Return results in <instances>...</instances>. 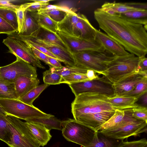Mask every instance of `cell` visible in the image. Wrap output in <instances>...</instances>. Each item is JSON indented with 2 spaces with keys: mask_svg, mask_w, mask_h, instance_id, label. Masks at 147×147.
Masks as SVG:
<instances>
[{
  "mask_svg": "<svg viewBox=\"0 0 147 147\" xmlns=\"http://www.w3.org/2000/svg\"><path fill=\"white\" fill-rule=\"evenodd\" d=\"M3 42L8 48L9 52L35 67L45 69L40 60L35 57L31 49L23 40L8 36L3 40Z\"/></svg>",
  "mask_w": 147,
  "mask_h": 147,
  "instance_id": "8fae6325",
  "label": "cell"
},
{
  "mask_svg": "<svg viewBox=\"0 0 147 147\" xmlns=\"http://www.w3.org/2000/svg\"><path fill=\"white\" fill-rule=\"evenodd\" d=\"M99 27L129 53L139 57L147 53V33L143 25L122 19L118 14L109 15L100 8L94 11Z\"/></svg>",
  "mask_w": 147,
  "mask_h": 147,
  "instance_id": "6da1fadb",
  "label": "cell"
},
{
  "mask_svg": "<svg viewBox=\"0 0 147 147\" xmlns=\"http://www.w3.org/2000/svg\"><path fill=\"white\" fill-rule=\"evenodd\" d=\"M139 72H147V59L145 57L141 59L139 64Z\"/></svg>",
  "mask_w": 147,
  "mask_h": 147,
  "instance_id": "c3c4849f",
  "label": "cell"
},
{
  "mask_svg": "<svg viewBox=\"0 0 147 147\" xmlns=\"http://www.w3.org/2000/svg\"><path fill=\"white\" fill-rule=\"evenodd\" d=\"M57 34L72 54L86 51H105L102 44L97 40H87L58 31Z\"/></svg>",
  "mask_w": 147,
  "mask_h": 147,
  "instance_id": "7c38bea8",
  "label": "cell"
},
{
  "mask_svg": "<svg viewBox=\"0 0 147 147\" xmlns=\"http://www.w3.org/2000/svg\"><path fill=\"white\" fill-rule=\"evenodd\" d=\"M48 60L50 65V68L53 67L55 68H59L63 66L58 60L55 58L49 57Z\"/></svg>",
  "mask_w": 147,
  "mask_h": 147,
  "instance_id": "7dc6e473",
  "label": "cell"
},
{
  "mask_svg": "<svg viewBox=\"0 0 147 147\" xmlns=\"http://www.w3.org/2000/svg\"><path fill=\"white\" fill-rule=\"evenodd\" d=\"M0 105L7 115L26 121L38 118H47L53 115L45 113L34 105L25 104L18 99H0Z\"/></svg>",
  "mask_w": 147,
  "mask_h": 147,
  "instance_id": "8992f818",
  "label": "cell"
},
{
  "mask_svg": "<svg viewBox=\"0 0 147 147\" xmlns=\"http://www.w3.org/2000/svg\"><path fill=\"white\" fill-rule=\"evenodd\" d=\"M80 14L74 11L68 13L61 21L58 23V31L75 36L76 26L80 18Z\"/></svg>",
  "mask_w": 147,
  "mask_h": 147,
  "instance_id": "7402d4cb",
  "label": "cell"
},
{
  "mask_svg": "<svg viewBox=\"0 0 147 147\" xmlns=\"http://www.w3.org/2000/svg\"><path fill=\"white\" fill-rule=\"evenodd\" d=\"M29 36L46 41L69 51L67 45L57 34L43 28L40 27Z\"/></svg>",
  "mask_w": 147,
  "mask_h": 147,
  "instance_id": "cb8c5ba5",
  "label": "cell"
},
{
  "mask_svg": "<svg viewBox=\"0 0 147 147\" xmlns=\"http://www.w3.org/2000/svg\"><path fill=\"white\" fill-rule=\"evenodd\" d=\"M115 110L103 111L82 115L74 119L97 131L99 128L113 115Z\"/></svg>",
  "mask_w": 147,
  "mask_h": 147,
  "instance_id": "5bb4252c",
  "label": "cell"
},
{
  "mask_svg": "<svg viewBox=\"0 0 147 147\" xmlns=\"http://www.w3.org/2000/svg\"><path fill=\"white\" fill-rule=\"evenodd\" d=\"M27 45L31 49L33 53L37 58L39 60L45 63L49 66V67H50L48 60L49 56L40 51L32 46L28 45Z\"/></svg>",
  "mask_w": 147,
  "mask_h": 147,
  "instance_id": "7bdbcfd3",
  "label": "cell"
},
{
  "mask_svg": "<svg viewBox=\"0 0 147 147\" xmlns=\"http://www.w3.org/2000/svg\"><path fill=\"white\" fill-rule=\"evenodd\" d=\"M26 122H32L40 124L51 130L56 129L62 130V121L54 116L47 118H34L26 120Z\"/></svg>",
  "mask_w": 147,
  "mask_h": 147,
  "instance_id": "f546056e",
  "label": "cell"
},
{
  "mask_svg": "<svg viewBox=\"0 0 147 147\" xmlns=\"http://www.w3.org/2000/svg\"><path fill=\"white\" fill-rule=\"evenodd\" d=\"M16 32L14 28L9 23L0 17V34L7 35Z\"/></svg>",
  "mask_w": 147,
  "mask_h": 147,
  "instance_id": "b9f144b4",
  "label": "cell"
},
{
  "mask_svg": "<svg viewBox=\"0 0 147 147\" xmlns=\"http://www.w3.org/2000/svg\"><path fill=\"white\" fill-rule=\"evenodd\" d=\"M0 113L3 114L4 115H6V114L5 112L3 110L1 106L0 105Z\"/></svg>",
  "mask_w": 147,
  "mask_h": 147,
  "instance_id": "816d5d0a",
  "label": "cell"
},
{
  "mask_svg": "<svg viewBox=\"0 0 147 147\" xmlns=\"http://www.w3.org/2000/svg\"><path fill=\"white\" fill-rule=\"evenodd\" d=\"M96 29L84 15L81 14L76 26L75 36L87 40L96 39Z\"/></svg>",
  "mask_w": 147,
  "mask_h": 147,
  "instance_id": "e0dca14e",
  "label": "cell"
},
{
  "mask_svg": "<svg viewBox=\"0 0 147 147\" xmlns=\"http://www.w3.org/2000/svg\"><path fill=\"white\" fill-rule=\"evenodd\" d=\"M62 134L65 139L84 147H88L96 132L74 119L62 121Z\"/></svg>",
  "mask_w": 147,
  "mask_h": 147,
  "instance_id": "5b68a950",
  "label": "cell"
},
{
  "mask_svg": "<svg viewBox=\"0 0 147 147\" xmlns=\"http://www.w3.org/2000/svg\"><path fill=\"white\" fill-rule=\"evenodd\" d=\"M12 133L10 147H40V146L25 125V122L13 116L7 115Z\"/></svg>",
  "mask_w": 147,
  "mask_h": 147,
  "instance_id": "52a82bcc",
  "label": "cell"
},
{
  "mask_svg": "<svg viewBox=\"0 0 147 147\" xmlns=\"http://www.w3.org/2000/svg\"><path fill=\"white\" fill-rule=\"evenodd\" d=\"M76 65L101 74L108 63L115 57L105 51H86L73 53Z\"/></svg>",
  "mask_w": 147,
  "mask_h": 147,
  "instance_id": "277c9868",
  "label": "cell"
},
{
  "mask_svg": "<svg viewBox=\"0 0 147 147\" xmlns=\"http://www.w3.org/2000/svg\"><path fill=\"white\" fill-rule=\"evenodd\" d=\"M5 116L0 113V140L7 144L11 141L12 133Z\"/></svg>",
  "mask_w": 147,
  "mask_h": 147,
  "instance_id": "d6a6232c",
  "label": "cell"
},
{
  "mask_svg": "<svg viewBox=\"0 0 147 147\" xmlns=\"http://www.w3.org/2000/svg\"><path fill=\"white\" fill-rule=\"evenodd\" d=\"M90 80L86 75L73 73L63 77L62 83L69 84Z\"/></svg>",
  "mask_w": 147,
  "mask_h": 147,
  "instance_id": "f35d334b",
  "label": "cell"
},
{
  "mask_svg": "<svg viewBox=\"0 0 147 147\" xmlns=\"http://www.w3.org/2000/svg\"><path fill=\"white\" fill-rule=\"evenodd\" d=\"M20 1L18 0H0V6L8 8L15 10L20 8V5L15 4Z\"/></svg>",
  "mask_w": 147,
  "mask_h": 147,
  "instance_id": "ee69618b",
  "label": "cell"
},
{
  "mask_svg": "<svg viewBox=\"0 0 147 147\" xmlns=\"http://www.w3.org/2000/svg\"><path fill=\"white\" fill-rule=\"evenodd\" d=\"M0 17L10 24L18 32V25L16 10L0 6Z\"/></svg>",
  "mask_w": 147,
  "mask_h": 147,
  "instance_id": "836d02e7",
  "label": "cell"
},
{
  "mask_svg": "<svg viewBox=\"0 0 147 147\" xmlns=\"http://www.w3.org/2000/svg\"><path fill=\"white\" fill-rule=\"evenodd\" d=\"M25 122L40 146H44L46 145L52 137L50 130L40 124L32 122Z\"/></svg>",
  "mask_w": 147,
  "mask_h": 147,
  "instance_id": "d6986e66",
  "label": "cell"
},
{
  "mask_svg": "<svg viewBox=\"0 0 147 147\" xmlns=\"http://www.w3.org/2000/svg\"><path fill=\"white\" fill-rule=\"evenodd\" d=\"M33 2L27 3L21 5L20 8L24 11L38 12L45 5L48 4L50 0H32Z\"/></svg>",
  "mask_w": 147,
  "mask_h": 147,
  "instance_id": "8d00e7d4",
  "label": "cell"
},
{
  "mask_svg": "<svg viewBox=\"0 0 147 147\" xmlns=\"http://www.w3.org/2000/svg\"><path fill=\"white\" fill-rule=\"evenodd\" d=\"M96 39L102 45L105 50L113 56L120 57L130 53L116 40L107 34L96 29Z\"/></svg>",
  "mask_w": 147,
  "mask_h": 147,
  "instance_id": "9a60e30c",
  "label": "cell"
},
{
  "mask_svg": "<svg viewBox=\"0 0 147 147\" xmlns=\"http://www.w3.org/2000/svg\"><path fill=\"white\" fill-rule=\"evenodd\" d=\"M108 97L93 92H85L75 96L71 106L74 119L86 115L115 110L107 100Z\"/></svg>",
  "mask_w": 147,
  "mask_h": 147,
  "instance_id": "3957f363",
  "label": "cell"
},
{
  "mask_svg": "<svg viewBox=\"0 0 147 147\" xmlns=\"http://www.w3.org/2000/svg\"><path fill=\"white\" fill-rule=\"evenodd\" d=\"M51 70L63 77L73 73L86 74L88 69L77 65L72 66H63L62 67L56 68L53 67L50 68Z\"/></svg>",
  "mask_w": 147,
  "mask_h": 147,
  "instance_id": "e575fe53",
  "label": "cell"
},
{
  "mask_svg": "<svg viewBox=\"0 0 147 147\" xmlns=\"http://www.w3.org/2000/svg\"><path fill=\"white\" fill-rule=\"evenodd\" d=\"M15 56L16 61L7 65L0 67V78L12 82L16 78L22 76L36 78V68Z\"/></svg>",
  "mask_w": 147,
  "mask_h": 147,
  "instance_id": "ba28073f",
  "label": "cell"
},
{
  "mask_svg": "<svg viewBox=\"0 0 147 147\" xmlns=\"http://www.w3.org/2000/svg\"><path fill=\"white\" fill-rule=\"evenodd\" d=\"M96 74L95 72L93 70L88 69L86 75L88 78L90 80H94L99 77Z\"/></svg>",
  "mask_w": 147,
  "mask_h": 147,
  "instance_id": "f907efd6",
  "label": "cell"
},
{
  "mask_svg": "<svg viewBox=\"0 0 147 147\" xmlns=\"http://www.w3.org/2000/svg\"><path fill=\"white\" fill-rule=\"evenodd\" d=\"M132 117L137 120L147 122V108L137 105L132 108Z\"/></svg>",
  "mask_w": 147,
  "mask_h": 147,
  "instance_id": "ab89813d",
  "label": "cell"
},
{
  "mask_svg": "<svg viewBox=\"0 0 147 147\" xmlns=\"http://www.w3.org/2000/svg\"><path fill=\"white\" fill-rule=\"evenodd\" d=\"M49 85L44 84L38 85L32 89L18 100L30 106H33L34 100Z\"/></svg>",
  "mask_w": 147,
  "mask_h": 147,
  "instance_id": "1f68e13d",
  "label": "cell"
},
{
  "mask_svg": "<svg viewBox=\"0 0 147 147\" xmlns=\"http://www.w3.org/2000/svg\"><path fill=\"white\" fill-rule=\"evenodd\" d=\"M13 82L18 99L38 86L40 81L37 78H33L22 76L16 78Z\"/></svg>",
  "mask_w": 147,
  "mask_h": 147,
  "instance_id": "ac0fdd59",
  "label": "cell"
},
{
  "mask_svg": "<svg viewBox=\"0 0 147 147\" xmlns=\"http://www.w3.org/2000/svg\"><path fill=\"white\" fill-rule=\"evenodd\" d=\"M147 122L134 119L121 125L99 131L113 138L124 140L131 136H136L147 133Z\"/></svg>",
  "mask_w": 147,
  "mask_h": 147,
  "instance_id": "9c48e42d",
  "label": "cell"
},
{
  "mask_svg": "<svg viewBox=\"0 0 147 147\" xmlns=\"http://www.w3.org/2000/svg\"><path fill=\"white\" fill-rule=\"evenodd\" d=\"M142 58L130 53L125 56L115 57L108 63L106 69L102 73V77L114 84L138 74L140 70L139 64Z\"/></svg>",
  "mask_w": 147,
  "mask_h": 147,
  "instance_id": "7a4b0ae2",
  "label": "cell"
},
{
  "mask_svg": "<svg viewBox=\"0 0 147 147\" xmlns=\"http://www.w3.org/2000/svg\"><path fill=\"white\" fill-rule=\"evenodd\" d=\"M143 78L139 74H136L112 84L115 95L123 96L131 91Z\"/></svg>",
  "mask_w": 147,
  "mask_h": 147,
  "instance_id": "ffe728a7",
  "label": "cell"
},
{
  "mask_svg": "<svg viewBox=\"0 0 147 147\" xmlns=\"http://www.w3.org/2000/svg\"><path fill=\"white\" fill-rule=\"evenodd\" d=\"M125 3L130 6L138 9L147 10L146 3L129 2Z\"/></svg>",
  "mask_w": 147,
  "mask_h": 147,
  "instance_id": "bcb514c9",
  "label": "cell"
},
{
  "mask_svg": "<svg viewBox=\"0 0 147 147\" xmlns=\"http://www.w3.org/2000/svg\"><path fill=\"white\" fill-rule=\"evenodd\" d=\"M104 11L111 15H115L127 11L140 10L126 5L125 3L105 2L100 8Z\"/></svg>",
  "mask_w": 147,
  "mask_h": 147,
  "instance_id": "4316f807",
  "label": "cell"
},
{
  "mask_svg": "<svg viewBox=\"0 0 147 147\" xmlns=\"http://www.w3.org/2000/svg\"><path fill=\"white\" fill-rule=\"evenodd\" d=\"M147 92V78L143 77L131 91L125 96H135L138 99L142 94Z\"/></svg>",
  "mask_w": 147,
  "mask_h": 147,
  "instance_id": "74e56055",
  "label": "cell"
},
{
  "mask_svg": "<svg viewBox=\"0 0 147 147\" xmlns=\"http://www.w3.org/2000/svg\"><path fill=\"white\" fill-rule=\"evenodd\" d=\"M140 104V106L147 107V92L141 95L138 98Z\"/></svg>",
  "mask_w": 147,
  "mask_h": 147,
  "instance_id": "681fc988",
  "label": "cell"
},
{
  "mask_svg": "<svg viewBox=\"0 0 147 147\" xmlns=\"http://www.w3.org/2000/svg\"><path fill=\"white\" fill-rule=\"evenodd\" d=\"M123 140L109 138L99 131H96L92 140L88 147H118Z\"/></svg>",
  "mask_w": 147,
  "mask_h": 147,
  "instance_id": "d4e9b609",
  "label": "cell"
},
{
  "mask_svg": "<svg viewBox=\"0 0 147 147\" xmlns=\"http://www.w3.org/2000/svg\"><path fill=\"white\" fill-rule=\"evenodd\" d=\"M24 21L19 33L22 35L30 36L40 28L38 24L30 12L24 11Z\"/></svg>",
  "mask_w": 147,
  "mask_h": 147,
  "instance_id": "f1b7e54d",
  "label": "cell"
},
{
  "mask_svg": "<svg viewBox=\"0 0 147 147\" xmlns=\"http://www.w3.org/2000/svg\"><path fill=\"white\" fill-rule=\"evenodd\" d=\"M0 99H18L14 82L0 78Z\"/></svg>",
  "mask_w": 147,
  "mask_h": 147,
  "instance_id": "4dcf8cb0",
  "label": "cell"
},
{
  "mask_svg": "<svg viewBox=\"0 0 147 147\" xmlns=\"http://www.w3.org/2000/svg\"><path fill=\"white\" fill-rule=\"evenodd\" d=\"M73 11L67 8L48 4L43 5L37 13L45 14L58 23L61 21L68 13Z\"/></svg>",
  "mask_w": 147,
  "mask_h": 147,
  "instance_id": "44dd1931",
  "label": "cell"
},
{
  "mask_svg": "<svg viewBox=\"0 0 147 147\" xmlns=\"http://www.w3.org/2000/svg\"><path fill=\"white\" fill-rule=\"evenodd\" d=\"M120 17L129 22L147 25V10L140 9L118 14Z\"/></svg>",
  "mask_w": 147,
  "mask_h": 147,
  "instance_id": "484cf974",
  "label": "cell"
},
{
  "mask_svg": "<svg viewBox=\"0 0 147 147\" xmlns=\"http://www.w3.org/2000/svg\"><path fill=\"white\" fill-rule=\"evenodd\" d=\"M75 96L86 92H96L109 97L115 95L113 85L102 77L91 80L68 84Z\"/></svg>",
  "mask_w": 147,
  "mask_h": 147,
  "instance_id": "30bf717a",
  "label": "cell"
},
{
  "mask_svg": "<svg viewBox=\"0 0 147 147\" xmlns=\"http://www.w3.org/2000/svg\"><path fill=\"white\" fill-rule=\"evenodd\" d=\"M30 12L40 27L57 34L58 31L57 22L45 14L37 12Z\"/></svg>",
  "mask_w": 147,
  "mask_h": 147,
  "instance_id": "83f0119b",
  "label": "cell"
},
{
  "mask_svg": "<svg viewBox=\"0 0 147 147\" xmlns=\"http://www.w3.org/2000/svg\"><path fill=\"white\" fill-rule=\"evenodd\" d=\"M23 36L45 48L59 58L61 62H63L66 66L76 65L73 54L69 51L45 41L35 38L29 36Z\"/></svg>",
  "mask_w": 147,
  "mask_h": 147,
  "instance_id": "4fadbf2b",
  "label": "cell"
},
{
  "mask_svg": "<svg viewBox=\"0 0 147 147\" xmlns=\"http://www.w3.org/2000/svg\"><path fill=\"white\" fill-rule=\"evenodd\" d=\"M43 78L44 83L49 85L62 84L63 79L61 76L50 69L44 72Z\"/></svg>",
  "mask_w": 147,
  "mask_h": 147,
  "instance_id": "d590c367",
  "label": "cell"
},
{
  "mask_svg": "<svg viewBox=\"0 0 147 147\" xmlns=\"http://www.w3.org/2000/svg\"><path fill=\"white\" fill-rule=\"evenodd\" d=\"M144 147H147V145H146Z\"/></svg>",
  "mask_w": 147,
  "mask_h": 147,
  "instance_id": "f5cc1de1",
  "label": "cell"
},
{
  "mask_svg": "<svg viewBox=\"0 0 147 147\" xmlns=\"http://www.w3.org/2000/svg\"><path fill=\"white\" fill-rule=\"evenodd\" d=\"M132 109L123 110L115 109L113 115L97 131L117 127L135 119L132 117Z\"/></svg>",
  "mask_w": 147,
  "mask_h": 147,
  "instance_id": "2e32d148",
  "label": "cell"
},
{
  "mask_svg": "<svg viewBox=\"0 0 147 147\" xmlns=\"http://www.w3.org/2000/svg\"><path fill=\"white\" fill-rule=\"evenodd\" d=\"M107 99L115 109L123 110L138 105L136 103L138 99L135 96L115 95L108 97Z\"/></svg>",
  "mask_w": 147,
  "mask_h": 147,
  "instance_id": "603a6c76",
  "label": "cell"
},
{
  "mask_svg": "<svg viewBox=\"0 0 147 147\" xmlns=\"http://www.w3.org/2000/svg\"><path fill=\"white\" fill-rule=\"evenodd\" d=\"M24 11L20 7L16 10L18 25V30L17 32L18 33H20L24 22Z\"/></svg>",
  "mask_w": 147,
  "mask_h": 147,
  "instance_id": "f6af8a7d",
  "label": "cell"
},
{
  "mask_svg": "<svg viewBox=\"0 0 147 147\" xmlns=\"http://www.w3.org/2000/svg\"><path fill=\"white\" fill-rule=\"evenodd\" d=\"M147 145V140L146 138L132 141H122L118 147H144Z\"/></svg>",
  "mask_w": 147,
  "mask_h": 147,
  "instance_id": "60d3db41",
  "label": "cell"
}]
</instances>
